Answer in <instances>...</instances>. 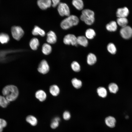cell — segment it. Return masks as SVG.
<instances>
[{
    "mask_svg": "<svg viewBox=\"0 0 132 132\" xmlns=\"http://www.w3.org/2000/svg\"><path fill=\"white\" fill-rule=\"evenodd\" d=\"M2 93L5 98L9 101L15 100L18 97L19 91L17 88L13 85H9L4 87Z\"/></svg>",
    "mask_w": 132,
    "mask_h": 132,
    "instance_id": "6da1fadb",
    "label": "cell"
},
{
    "mask_svg": "<svg viewBox=\"0 0 132 132\" xmlns=\"http://www.w3.org/2000/svg\"><path fill=\"white\" fill-rule=\"evenodd\" d=\"M79 22L78 18L74 15H70L64 19L60 23L61 27L64 30L67 29L78 24Z\"/></svg>",
    "mask_w": 132,
    "mask_h": 132,
    "instance_id": "7a4b0ae2",
    "label": "cell"
},
{
    "mask_svg": "<svg viewBox=\"0 0 132 132\" xmlns=\"http://www.w3.org/2000/svg\"><path fill=\"white\" fill-rule=\"evenodd\" d=\"M80 19L87 25H91L95 21L94 13L93 11L89 9H84L82 11Z\"/></svg>",
    "mask_w": 132,
    "mask_h": 132,
    "instance_id": "3957f363",
    "label": "cell"
},
{
    "mask_svg": "<svg viewBox=\"0 0 132 132\" xmlns=\"http://www.w3.org/2000/svg\"><path fill=\"white\" fill-rule=\"evenodd\" d=\"M11 33L12 37L14 39L19 40L23 36L24 31L21 27L19 26H13L11 28Z\"/></svg>",
    "mask_w": 132,
    "mask_h": 132,
    "instance_id": "277c9868",
    "label": "cell"
},
{
    "mask_svg": "<svg viewBox=\"0 0 132 132\" xmlns=\"http://www.w3.org/2000/svg\"><path fill=\"white\" fill-rule=\"evenodd\" d=\"M57 10L59 15L62 16L68 17L70 15L69 8L65 3L60 2L58 5Z\"/></svg>",
    "mask_w": 132,
    "mask_h": 132,
    "instance_id": "5b68a950",
    "label": "cell"
},
{
    "mask_svg": "<svg viewBox=\"0 0 132 132\" xmlns=\"http://www.w3.org/2000/svg\"><path fill=\"white\" fill-rule=\"evenodd\" d=\"M77 38V37L75 35L72 34H68L64 37L63 42L64 44L66 45L71 44L77 46L78 44Z\"/></svg>",
    "mask_w": 132,
    "mask_h": 132,
    "instance_id": "8992f818",
    "label": "cell"
},
{
    "mask_svg": "<svg viewBox=\"0 0 132 132\" xmlns=\"http://www.w3.org/2000/svg\"><path fill=\"white\" fill-rule=\"evenodd\" d=\"M120 33L123 38L129 39L132 36V28L128 26L122 27L120 30Z\"/></svg>",
    "mask_w": 132,
    "mask_h": 132,
    "instance_id": "52a82bcc",
    "label": "cell"
},
{
    "mask_svg": "<svg viewBox=\"0 0 132 132\" xmlns=\"http://www.w3.org/2000/svg\"><path fill=\"white\" fill-rule=\"evenodd\" d=\"M37 69L38 71L42 74H45L47 73L49 70L50 67L46 61L45 60H42L39 64Z\"/></svg>",
    "mask_w": 132,
    "mask_h": 132,
    "instance_id": "ba28073f",
    "label": "cell"
},
{
    "mask_svg": "<svg viewBox=\"0 0 132 132\" xmlns=\"http://www.w3.org/2000/svg\"><path fill=\"white\" fill-rule=\"evenodd\" d=\"M37 4L41 9L45 10L51 6L52 1L50 0H38Z\"/></svg>",
    "mask_w": 132,
    "mask_h": 132,
    "instance_id": "9c48e42d",
    "label": "cell"
},
{
    "mask_svg": "<svg viewBox=\"0 0 132 132\" xmlns=\"http://www.w3.org/2000/svg\"><path fill=\"white\" fill-rule=\"evenodd\" d=\"M129 11L128 8L125 7L118 9L116 11V16L118 18H126L128 15Z\"/></svg>",
    "mask_w": 132,
    "mask_h": 132,
    "instance_id": "30bf717a",
    "label": "cell"
},
{
    "mask_svg": "<svg viewBox=\"0 0 132 132\" xmlns=\"http://www.w3.org/2000/svg\"><path fill=\"white\" fill-rule=\"evenodd\" d=\"M46 41L49 44H54L57 41V37L55 33L52 31H50L47 34Z\"/></svg>",
    "mask_w": 132,
    "mask_h": 132,
    "instance_id": "8fae6325",
    "label": "cell"
},
{
    "mask_svg": "<svg viewBox=\"0 0 132 132\" xmlns=\"http://www.w3.org/2000/svg\"><path fill=\"white\" fill-rule=\"evenodd\" d=\"M105 121L106 125L109 127L113 128L115 126L116 120L113 116H109L106 117L105 119Z\"/></svg>",
    "mask_w": 132,
    "mask_h": 132,
    "instance_id": "7c38bea8",
    "label": "cell"
},
{
    "mask_svg": "<svg viewBox=\"0 0 132 132\" xmlns=\"http://www.w3.org/2000/svg\"><path fill=\"white\" fill-rule=\"evenodd\" d=\"M35 96L36 98L41 102L44 101L47 97L46 93L42 90L37 91L35 93Z\"/></svg>",
    "mask_w": 132,
    "mask_h": 132,
    "instance_id": "4fadbf2b",
    "label": "cell"
},
{
    "mask_svg": "<svg viewBox=\"0 0 132 132\" xmlns=\"http://www.w3.org/2000/svg\"><path fill=\"white\" fill-rule=\"evenodd\" d=\"M32 33L34 35H39L42 37L44 36L45 34L44 31L37 26H34L32 31Z\"/></svg>",
    "mask_w": 132,
    "mask_h": 132,
    "instance_id": "5bb4252c",
    "label": "cell"
},
{
    "mask_svg": "<svg viewBox=\"0 0 132 132\" xmlns=\"http://www.w3.org/2000/svg\"><path fill=\"white\" fill-rule=\"evenodd\" d=\"M77 44H79L84 47L87 46L88 44L87 38L83 36L78 37L77 38Z\"/></svg>",
    "mask_w": 132,
    "mask_h": 132,
    "instance_id": "9a60e30c",
    "label": "cell"
},
{
    "mask_svg": "<svg viewBox=\"0 0 132 132\" xmlns=\"http://www.w3.org/2000/svg\"><path fill=\"white\" fill-rule=\"evenodd\" d=\"M39 45L38 40L35 38H33L30 40L29 45L31 48L33 50H36Z\"/></svg>",
    "mask_w": 132,
    "mask_h": 132,
    "instance_id": "2e32d148",
    "label": "cell"
},
{
    "mask_svg": "<svg viewBox=\"0 0 132 132\" xmlns=\"http://www.w3.org/2000/svg\"><path fill=\"white\" fill-rule=\"evenodd\" d=\"M97 60L96 57L94 54L91 53L88 54L87 56V61L89 65H92L94 64Z\"/></svg>",
    "mask_w": 132,
    "mask_h": 132,
    "instance_id": "e0dca14e",
    "label": "cell"
},
{
    "mask_svg": "<svg viewBox=\"0 0 132 132\" xmlns=\"http://www.w3.org/2000/svg\"><path fill=\"white\" fill-rule=\"evenodd\" d=\"M49 92L53 96H56L59 94L60 89L58 86L55 85L51 86L49 88Z\"/></svg>",
    "mask_w": 132,
    "mask_h": 132,
    "instance_id": "ac0fdd59",
    "label": "cell"
},
{
    "mask_svg": "<svg viewBox=\"0 0 132 132\" xmlns=\"http://www.w3.org/2000/svg\"><path fill=\"white\" fill-rule=\"evenodd\" d=\"M117 26L116 22L115 21H112L107 24L106 26L107 30L110 32L116 31Z\"/></svg>",
    "mask_w": 132,
    "mask_h": 132,
    "instance_id": "d6986e66",
    "label": "cell"
},
{
    "mask_svg": "<svg viewBox=\"0 0 132 132\" xmlns=\"http://www.w3.org/2000/svg\"><path fill=\"white\" fill-rule=\"evenodd\" d=\"M52 51L51 46L49 44L44 43L43 45L42 51L43 53L45 55L49 54Z\"/></svg>",
    "mask_w": 132,
    "mask_h": 132,
    "instance_id": "ffe728a7",
    "label": "cell"
},
{
    "mask_svg": "<svg viewBox=\"0 0 132 132\" xmlns=\"http://www.w3.org/2000/svg\"><path fill=\"white\" fill-rule=\"evenodd\" d=\"M72 3L73 6L77 10H81L84 7V3L82 0H73Z\"/></svg>",
    "mask_w": 132,
    "mask_h": 132,
    "instance_id": "44dd1931",
    "label": "cell"
},
{
    "mask_svg": "<svg viewBox=\"0 0 132 132\" xmlns=\"http://www.w3.org/2000/svg\"><path fill=\"white\" fill-rule=\"evenodd\" d=\"M96 35L95 31L92 29L89 28L87 29L85 32L86 37L89 39H93Z\"/></svg>",
    "mask_w": 132,
    "mask_h": 132,
    "instance_id": "7402d4cb",
    "label": "cell"
},
{
    "mask_svg": "<svg viewBox=\"0 0 132 132\" xmlns=\"http://www.w3.org/2000/svg\"><path fill=\"white\" fill-rule=\"evenodd\" d=\"M98 95L102 98H105L107 96V91L106 88L103 87H100L97 89Z\"/></svg>",
    "mask_w": 132,
    "mask_h": 132,
    "instance_id": "603a6c76",
    "label": "cell"
},
{
    "mask_svg": "<svg viewBox=\"0 0 132 132\" xmlns=\"http://www.w3.org/2000/svg\"><path fill=\"white\" fill-rule=\"evenodd\" d=\"M117 21L119 25L122 27L127 26L128 22V20L126 18H118Z\"/></svg>",
    "mask_w": 132,
    "mask_h": 132,
    "instance_id": "cb8c5ba5",
    "label": "cell"
},
{
    "mask_svg": "<svg viewBox=\"0 0 132 132\" xmlns=\"http://www.w3.org/2000/svg\"><path fill=\"white\" fill-rule=\"evenodd\" d=\"M26 120L28 122L33 126H35L37 123V119L32 115H29L27 116Z\"/></svg>",
    "mask_w": 132,
    "mask_h": 132,
    "instance_id": "d4e9b609",
    "label": "cell"
},
{
    "mask_svg": "<svg viewBox=\"0 0 132 132\" xmlns=\"http://www.w3.org/2000/svg\"><path fill=\"white\" fill-rule=\"evenodd\" d=\"M10 102L5 97L0 95V107L3 108H6L9 105Z\"/></svg>",
    "mask_w": 132,
    "mask_h": 132,
    "instance_id": "484cf974",
    "label": "cell"
},
{
    "mask_svg": "<svg viewBox=\"0 0 132 132\" xmlns=\"http://www.w3.org/2000/svg\"><path fill=\"white\" fill-rule=\"evenodd\" d=\"M71 82L73 87L77 89L80 88L82 86V83L81 81L76 78L72 79Z\"/></svg>",
    "mask_w": 132,
    "mask_h": 132,
    "instance_id": "4316f807",
    "label": "cell"
},
{
    "mask_svg": "<svg viewBox=\"0 0 132 132\" xmlns=\"http://www.w3.org/2000/svg\"><path fill=\"white\" fill-rule=\"evenodd\" d=\"M108 89L111 93H115L118 90V87L116 84L114 83H111L109 85Z\"/></svg>",
    "mask_w": 132,
    "mask_h": 132,
    "instance_id": "83f0119b",
    "label": "cell"
},
{
    "mask_svg": "<svg viewBox=\"0 0 132 132\" xmlns=\"http://www.w3.org/2000/svg\"><path fill=\"white\" fill-rule=\"evenodd\" d=\"M108 51L112 54H115L116 52V48L114 44L113 43H110L107 46Z\"/></svg>",
    "mask_w": 132,
    "mask_h": 132,
    "instance_id": "f1b7e54d",
    "label": "cell"
},
{
    "mask_svg": "<svg viewBox=\"0 0 132 132\" xmlns=\"http://www.w3.org/2000/svg\"><path fill=\"white\" fill-rule=\"evenodd\" d=\"M9 37L8 35L5 33L0 34V42L2 44L7 43L9 40Z\"/></svg>",
    "mask_w": 132,
    "mask_h": 132,
    "instance_id": "f546056e",
    "label": "cell"
},
{
    "mask_svg": "<svg viewBox=\"0 0 132 132\" xmlns=\"http://www.w3.org/2000/svg\"><path fill=\"white\" fill-rule=\"evenodd\" d=\"M71 66L72 69L75 72H78L80 70V66L79 64L76 61H74L72 62Z\"/></svg>",
    "mask_w": 132,
    "mask_h": 132,
    "instance_id": "4dcf8cb0",
    "label": "cell"
},
{
    "mask_svg": "<svg viewBox=\"0 0 132 132\" xmlns=\"http://www.w3.org/2000/svg\"><path fill=\"white\" fill-rule=\"evenodd\" d=\"M60 120V118L58 117L55 118L51 124V127L53 129L57 127L59 125Z\"/></svg>",
    "mask_w": 132,
    "mask_h": 132,
    "instance_id": "1f68e13d",
    "label": "cell"
},
{
    "mask_svg": "<svg viewBox=\"0 0 132 132\" xmlns=\"http://www.w3.org/2000/svg\"><path fill=\"white\" fill-rule=\"evenodd\" d=\"M7 125L6 121L4 119L0 118V132H2L3 129Z\"/></svg>",
    "mask_w": 132,
    "mask_h": 132,
    "instance_id": "d6a6232c",
    "label": "cell"
},
{
    "mask_svg": "<svg viewBox=\"0 0 132 132\" xmlns=\"http://www.w3.org/2000/svg\"><path fill=\"white\" fill-rule=\"evenodd\" d=\"M63 119L66 120H69L71 117V114L68 111H65L63 114Z\"/></svg>",
    "mask_w": 132,
    "mask_h": 132,
    "instance_id": "836d02e7",
    "label": "cell"
},
{
    "mask_svg": "<svg viewBox=\"0 0 132 132\" xmlns=\"http://www.w3.org/2000/svg\"><path fill=\"white\" fill-rule=\"evenodd\" d=\"M52 1V6L53 7H55L58 5L60 2V0H53Z\"/></svg>",
    "mask_w": 132,
    "mask_h": 132,
    "instance_id": "e575fe53",
    "label": "cell"
},
{
    "mask_svg": "<svg viewBox=\"0 0 132 132\" xmlns=\"http://www.w3.org/2000/svg\"><path fill=\"white\" fill-rule=\"evenodd\" d=\"M125 117V118H126V119H128L129 118V117L128 116H126Z\"/></svg>",
    "mask_w": 132,
    "mask_h": 132,
    "instance_id": "d590c367",
    "label": "cell"
}]
</instances>
